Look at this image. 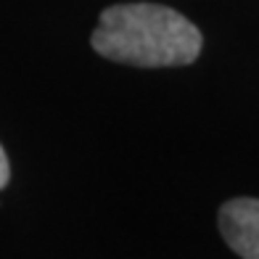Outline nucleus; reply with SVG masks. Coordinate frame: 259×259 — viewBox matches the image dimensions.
<instances>
[{"label":"nucleus","mask_w":259,"mask_h":259,"mask_svg":"<svg viewBox=\"0 0 259 259\" xmlns=\"http://www.w3.org/2000/svg\"><path fill=\"white\" fill-rule=\"evenodd\" d=\"M90 42L109 61L143 69L193 64L204 48V37L193 21L159 3L106 8Z\"/></svg>","instance_id":"1"},{"label":"nucleus","mask_w":259,"mask_h":259,"mask_svg":"<svg viewBox=\"0 0 259 259\" xmlns=\"http://www.w3.org/2000/svg\"><path fill=\"white\" fill-rule=\"evenodd\" d=\"M217 222L225 243L241 259H259V198H230Z\"/></svg>","instance_id":"2"},{"label":"nucleus","mask_w":259,"mask_h":259,"mask_svg":"<svg viewBox=\"0 0 259 259\" xmlns=\"http://www.w3.org/2000/svg\"><path fill=\"white\" fill-rule=\"evenodd\" d=\"M8 180H11V164H8V156H6L3 146H0V191L8 185Z\"/></svg>","instance_id":"3"}]
</instances>
